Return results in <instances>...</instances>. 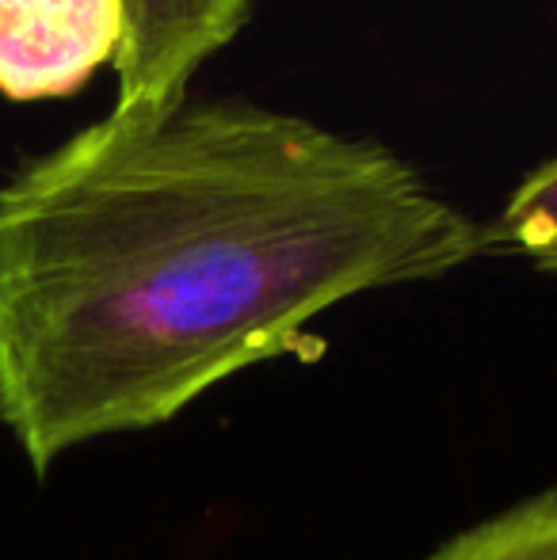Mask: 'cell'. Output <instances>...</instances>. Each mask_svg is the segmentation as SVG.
Listing matches in <instances>:
<instances>
[{"label": "cell", "instance_id": "obj_5", "mask_svg": "<svg viewBox=\"0 0 557 560\" xmlns=\"http://www.w3.org/2000/svg\"><path fill=\"white\" fill-rule=\"evenodd\" d=\"M489 252H512L538 271L557 275V156L535 164L512 187L497 222L485 225Z\"/></svg>", "mask_w": 557, "mask_h": 560}, {"label": "cell", "instance_id": "obj_2", "mask_svg": "<svg viewBox=\"0 0 557 560\" xmlns=\"http://www.w3.org/2000/svg\"><path fill=\"white\" fill-rule=\"evenodd\" d=\"M253 15V0H123L115 54L119 118H153L192 100V81Z\"/></svg>", "mask_w": 557, "mask_h": 560}, {"label": "cell", "instance_id": "obj_3", "mask_svg": "<svg viewBox=\"0 0 557 560\" xmlns=\"http://www.w3.org/2000/svg\"><path fill=\"white\" fill-rule=\"evenodd\" d=\"M123 46V0H0V96H77Z\"/></svg>", "mask_w": 557, "mask_h": 560}, {"label": "cell", "instance_id": "obj_4", "mask_svg": "<svg viewBox=\"0 0 557 560\" xmlns=\"http://www.w3.org/2000/svg\"><path fill=\"white\" fill-rule=\"evenodd\" d=\"M431 560H557V488L462 530Z\"/></svg>", "mask_w": 557, "mask_h": 560}, {"label": "cell", "instance_id": "obj_1", "mask_svg": "<svg viewBox=\"0 0 557 560\" xmlns=\"http://www.w3.org/2000/svg\"><path fill=\"white\" fill-rule=\"evenodd\" d=\"M489 252L379 138L253 100L69 133L0 184V428L31 472L321 351L317 317Z\"/></svg>", "mask_w": 557, "mask_h": 560}]
</instances>
